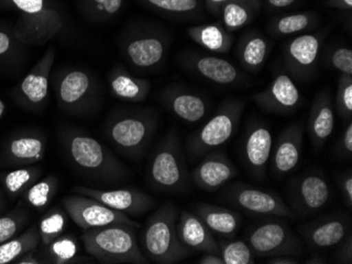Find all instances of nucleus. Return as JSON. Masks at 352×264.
<instances>
[{
  "label": "nucleus",
  "instance_id": "f257e3e1",
  "mask_svg": "<svg viewBox=\"0 0 352 264\" xmlns=\"http://www.w3.org/2000/svg\"><path fill=\"white\" fill-rule=\"evenodd\" d=\"M60 141L70 163L78 171L102 182H124L131 172L108 147L74 129H63Z\"/></svg>",
  "mask_w": 352,
  "mask_h": 264
},
{
  "label": "nucleus",
  "instance_id": "f03ea898",
  "mask_svg": "<svg viewBox=\"0 0 352 264\" xmlns=\"http://www.w3.org/2000/svg\"><path fill=\"white\" fill-rule=\"evenodd\" d=\"M179 208L173 202L162 204L148 218L140 232V250L148 261L158 264L179 263L189 255L177 234Z\"/></svg>",
  "mask_w": 352,
  "mask_h": 264
},
{
  "label": "nucleus",
  "instance_id": "7ed1b4c3",
  "mask_svg": "<svg viewBox=\"0 0 352 264\" xmlns=\"http://www.w3.org/2000/svg\"><path fill=\"white\" fill-rule=\"evenodd\" d=\"M135 230L126 224H111L85 230L82 239L87 253L102 263H148Z\"/></svg>",
  "mask_w": 352,
  "mask_h": 264
},
{
  "label": "nucleus",
  "instance_id": "20e7f679",
  "mask_svg": "<svg viewBox=\"0 0 352 264\" xmlns=\"http://www.w3.org/2000/svg\"><path fill=\"white\" fill-rule=\"evenodd\" d=\"M158 114L151 108L126 110L111 116L104 133L124 156L138 159L149 147L157 130Z\"/></svg>",
  "mask_w": 352,
  "mask_h": 264
},
{
  "label": "nucleus",
  "instance_id": "39448f33",
  "mask_svg": "<svg viewBox=\"0 0 352 264\" xmlns=\"http://www.w3.org/2000/svg\"><path fill=\"white\" fill-rule=\"evenodd\" d=\"M147 179L150 187L158 192L183 193L188 190L191 177L179 133L169 132L156 145L150 157Z\"/></svg>",
  "mask_w": 352,
  "mask_h": 264
},
{
  "label": "nucleus",
  "instance_id": "423d86ee",
  "mask_svg": "<svg viewBox=\"0 0 352 264\" xmlns=\"http://www.w3.org/2000/svg\"><path fill=\"white\" fill-rule=\"evenodd\" d=\"M246 102L236 98L223 100L214 115L192 134L187 141V155L191 160L201 158L209 152L226 143L239 128Z\"/></svg>",
  "mask_w": 352,
  "mask_h": 264
},
{
  "label": "nucleus",
  "instance_id": "0eeeda50",
  "mask_svg": "<svg viewBox=\"0 0 352 264\" xmlns=\"http://www.w3.org/2000/svg\"><path fill=\"white\" fill-rule=\"evenodd\" d=\"M21 11L13 32L19 43L43 45L58 34L63 27L60 13L47 0H10Z\"/></svg>",
  "mask_w": 352,
  "mask_h": 264
},
{
  "label": "nucleus",
  "instance_id": "6e6552de",
  "mask_svg": "<svg viewBox=\"0 0 352 264\" xmlns=\"http://www.w3.org/2000/svg\"><path fill=\"white\" fill-rule=\"evenodd\" d=\"M287 218L270 217L254 224L247 234V243L255 257L294 256L302 253V239L296 235Z\"/></svg>",
  "mask_w": 352,
  "mask_h": 264
},
{
  "label": "nucleus",
  "instance_id": "1a4fd4ad",
  "mask_svg": "<svg viewBox=\"0 0 352 264\" xmlns=\"http://www.w3.org/2000/svg\"><path fill=\"white\" fill-rule=\"evenodd\" d=\"M221 197L227 204L249 214L296 220L294 213L280 195L254 188L247 183L235 182L227 185L221 191Z\"/></svg>",
  "mask_w": 352,
  "mask_h": 264
},
{
  "label": "nucleus",
  "instance_id": "9d476101",
  "mask_svg": "<svg viewBox=\"0 0 352 264\" xmlns=\"http://www.w3.org/2000/svg\"><path fill=\"white\" fill-rule=\"evenodd\" d=\"M169 37L157 29H140L122 45V55L134 70L144 72L160 68L169 51Z\"/></svg>",
  "mask_w": 352,
  "mask_h": 264
},
{
  "label": "nucleus",
  "instance_id": "9b49d317",
  "mask_svg": "<svg viewBox=\"0 0 352 264\" xmlns=\"http://www.w3.org/2000/svg\"><path fill=\"white\" fill-rule=\"evenodd\" d=\"M331 198V188L320 173H307L290 181L288 204L296 219H305L323 210Z\"/></svg>",
  "mask_w": 352,
  "mask_h": 264
},
{
  "label": "nucleus",
  "instance_id": "f8f14e48",
  "mask_svg": "<svg viewBox=\"0 0 352 264\" xmlns=\"http://www.w3.org/2000/svg\"><path fill=\"white\" fill-rule=\"evenodd\" d=\"M63 206L75 224L84 230L111 224H126L135 228H140V224L128 215L108 208L96 199L84 195L65 197Z\"/></svg>",
  "mask_w": 352,
  "mask_h": 264
},
{
  "label": "nucleus",
  "instance_id": "ddd939ff",
  "mask_svg": "<svg viewBox=\"0 0 352 264\" xmlns=\"http://www.w3.org/2000/svg\"><path fill=\"white\" fill-rule=\"evenodd\" d=\"M57 101L63 111L77 113L85 110L98 96L94 77L78 69L65 71L55 84Z\"/></svg>",
  "mask_w": 352,
  "mask_h": 264
},
{
  "label": "nucleus",
  "instance_id": "4468645a",
  "mask_svg": "<svg viewBox=\"0 0 352 264\" xmlns=\"http://www.w3.org/2000/svg\"><path fill=\"white\" fill-rule=\"evenodd\" d=\"M272 152V134L266 122H250L243 141L242 157L245 167L255 180H265Z\"/></svg>",
  "mask_w": 352,
  "mask_h": 264
},
{
  "label": "nucleus",
  "instance_id": "2eb2a0df",
  "mask_svg": "<svg viewBox=\"0 0 352 264\" xmlns=\"http://www.w3.org/2000/svg\"><path fill=\"white\" fill-rule=\"evenodd\" d=\"M326 34V31L302 34L286 43L283 55L287 70L292 76L306 80L314 75Z\"/></svg>",
  "mask_w": 352,
  "mask_h": 264
},
{
  "label": "nucleus",
  "instance_id": "dca6fc26",
  "mask_svg": "<svg viewBox=\"0 0 352 264\" xmlns=\"http://www.w3.org/2000/svg\"><path fill=\"white\" fill-rule=\"evenodd\" d=\"M73 192L96 199L108 208L128 216H142L155 208L157 204L153 197L136 188L100 190L78 185L73 189Z\"/></svg>",
  "mask_w": 352,
  "mask_h": 264
},
{
  "label": "nucleus",
  "instance_id": "f3484780",
  "mask_svg": "<svg viewBox=\"0 0 352 264\" xmlns=\"http://www.w3.org/2000/svg\"><path fill=\"white\" fill-rule=\"evenodd\" d=\"M351 220L345 213H332L298 228L302 240L311 250H324L339 245L350 232Z\"/></svg>",
  "mask_w": 352,
  "mask_h": 264
},
{
  "label": "nucleus",
  "instance_id": "a211bd4d",
  "mask_svg": "<svg viewBox=\"0 0 352 264\" xmlns=\"http://www.w3.org/2000/svg\"><path fill=\"white\" fill-rule=\"evenodd\" d=\"M55 60V49H47L38 62L16 88V101L28 110L41 108L49 94V80Z\"/></svg>",
  "mask_w": 352,
  "mask_h": 264
},
{
  "label": "nucleus",
  "instance_id": "6ab92c4d",
  "mask_svg": "<svg viewBox=\"0 0 352 264\" xmlns=\"http://www.w3.org/2000/svg\"><path fill=\"white\" fill-rule=\"evenodd\" d=\"M181 62L190 72L217 86H234L245 80L243 73L230 61L212 55L188 53Z\"/></svg>",
  "mask_w": 352,
  "mask_h": 264
},
{
  "label": "nucleus",
  "instance_id": "aec40b11",
  "mask_svg": "<svg viewBox=\"0 0 352 264\" xmlns=\"http://www.w3.org/2000/svg\"><path fill=\"white\" fill-rule=\"evenodd\" d=\"M253 102L265 112L289 114L302 104V95L290 75L280 73L262 92L252 96Z\"/></svg>",
  "mask_w": 352,
  "mask_h": 264
},
{
  "label": "nucleus",
  "instance_id": "412c9836",
  "mask_svg": "<svg viewBox=\"0 0 352 264\" xmlns=\"http://www.w3.org/2000/svg\"><path fill=\"white\" fill-rule=\"evenodd\" d=\"M239 174L234 163L221 151H211L190 173L192 182L206 192H217Z\"/></svg>",
  "mask_w": 352,
  "mask_h": 264
},
{
  "label": "nucleus",
  "instance_id": "4be33fe9",
  "mask_svg": "<svg viewBox=\"0 0 352 264\" xmlns=\"http://www.w3.org/2000/svg\"><path fill=\"white\" fill-rule=\"evenodd\" d=\"M302 121L294 122L280 133L274 151L271 152V169L276 178L294 172L300 160L302 149Z\"/></svg>",
  "mask_w": 352,
  "mask_h": 264
},
{
  "label": "nucleus",
  "instance_id": "5701e85b",
  "mask_svg": "<svg viewBox=\"0 0 352 264\" xmlns=\"http://www.w3.org/2000/svg\"><path fill=\"white\" fill-rule=\"evenodd\" d=\"M162 100L168 111L188 123L201 121L210 108L205 97L185 88H168L162 93Z\"/></svg>",
  "mask_w": 352,
  "mask_h": 264
},
{
  "label": "nucleus",
  "instance_id": "b1692460",
  "mask_svg": "<svg viewBox=\"0 0 352 264\" xmlns=\"http://www.w3.org/2000/svg\"><path fill=\"white\" fill-rule=\"evenodd\" d=\"M47 137L36 132H25L10 138L3 149V158L8 165H29L45 157Z\"/></svg>",
  "mask_w": 352,
  "mask_h": 264
},
{
  "label": "nucleus",
  "instance_id": "393cba45",
  "mask_svg": "<svg viewBox=\"0 0 352 264\" xmlns=\"http://www.w3.org/2000/svg\"><path fill=\"white\" fill-rule=\"evenodd\" d=\"M177 234L179 241L189 251L219 253V242L215 239L214 234L195 213L189 211L179 212Z\"/></svg>",
  "mask_w": 352,
  "mask_h": 264
},
{
  "label": "nucleus",
  "instance_id": "a878e982",
  "mask_svg": "<svg viewBox=\"0 0 352 264\" xmlns=\"http://www.w3.org/2000/svg\"><path fill=\"white\" fill-rule=\"evenodd\" d=\"M334 129V104L327 91L318 93L310 108L308 132L316 152L321 151Z\"/></svg>",
  "mask_w": 352,
  "mask_h": 264
},
{
  "label": "nucleus",
  "instance_id": "bb28decb",
  "mask_svg": "<svg viewBox=\"0 0 352 264\" xmlns=\"http://www.w3.org/2000/svg\"><path fill=\"white\" fill-rule=\"evenodd\" d=\"M191 208L192 213H195L205 226L221 239H232L242 224L241 216L230 208L206 202H197L192 204Z\"/></svg>",
  "mask_w": 352,
  "mask_h": 264
},
{
  "label": "nucleus",
  "instance_id": "cd10ccee",
  "mask_svg": "<svg viewBox=\"0 0 352 264\" xmlns=\"http://www.w3.org/2000/svg\"><path fill=\"white\" fill-rule=\"evenodd\" d=\"M108 82L113 96L128 102L145 101L151 90L148 80L133 76L122 64H116L109 72Z\"/></svg>",
  "mask_w": 352,
  "mask_h": 264
},
{
  "label": "nucleus",
  "instance_id": "c85d7f7f",
  "mask_svg": "<svg viewBox=\"0 0 352 264\" xmlns=\"http://www.w3.org/2000/svg\"><path fill=\"white\" fill-rule=\"evenodd\" d=\"M270 43L256 31L243 34L237 45V58L244 70L258 73L264 66L270 53Z\"/></svg>",
  "mask_w": 352,
  "mask_h": 264
},
{
  "label": "nucleus",
  "instance_id": "c756f323",
  "mask_svg": "<svg viewBox=\"0 0 352 264\" xmlns=\"http://www.w3.org/2000/svg\"><path fill=\"white\" fill-rule=\"evenodd\" d=\"M187 33L192 40L211 52L226 54L232 47V34L219 21L195 25L189 27Z\"/></svg>",
  "mask_w": 352,
  "mask_h": 264
},
{
  "label": "nucleus",
  "instance_id": "7c9ffc66",
  "mask_svg": "<svg viewBox=\"0 0 352 264\" xmlns=\"http://www.w3.org/2000/svg\"><path fill=\"white\" fill-rule=\"evenodd\" d=\"M318 17L314 12L286 14L272 19L268 25L269 32L276 37L300 34L316 27Z\"/></svg>",
  "mask_w": 352,
  "mask_h": 264
},
{
  "label": "nucleus",
  "instance_id": "2f4dec72",
  "mask_svg": "<svg viewBox=\"0 0 352 264\" xmlns=\"http://www.w3.org/2000/svg\"><path fill=\"white\" fill-rule=\"evenodd\" d=\"M146 7L166 16L195 19L203 14L205 0H140Z\"/></svg>",
  "mask_w": 352,
  "mask_h": 264
},
{
  "label": "nucleus",
  "instance_id": "473e14b6",
  "mask_svg": "<svg viewBox=\"0 0 352 264\" xmlns=\"http://www.w3.org/2000/svg\"><path fill=\"white\" fill-rule=\"evenodd\" d=\"M41 243L38 226H32L12 239L0 244V264L12 263L28 252L35 250Z\"/></svg>",
  "mask_w": 352,
  "mask_h": 264
},
{
  "label": "nucleus",
  "instance_id": "72a5a7b5",
  "mask_svg": "<svg viewBox=\"0 0 352 264\" xmlns=\"http://www.w3.org/2000/svg\"><path fill=\"white\" fill-rule=\"evenodd\" d=\"M43 172L41 167L25 165L6 173L0 180L3 182V189L8 196L14 200L21 197L31 185L39 180Z\"/></svg>",
  "mask_w": 352,
  "mask_h": 264
},
{
  "label": "nucleus",
  "instance_id": "f704fd0d",
  "mask_svg": "<svg viewBox=\"0 0 352 264\" xmlns=\"http://www.w3.org/2000/svg\"><path fill=\"white\" fill-rule=\"evenodd\" d=\"M258 13L247 3L230 1L221 5L219 14V23L228 32L232 33L252 23Z\"/></svg>",
  "mask_w": 352,
  "mask_h": 264
},
{
  "label": "nucleus",
  "instance_id": "c9c22d12",
  "mask_svg": "<svg viewBox=\"0 0 352 264\" xmlns=\"http://www.w3.org/2000/svg\"><path fill=\"white\" fill-rule=\"evenodd\" d=\"M58 185L57 177L47 176L31 185L21 197L25 201V204L32 208L43 211L54 198L58 190Z\"/></svg>",
  "mask_w": 352,
  "mask_h": 264
},
{
  "label": "nucleus",
  "instance_id": "e433bc0d",
  "mask_svg": "<svg viewBox=\"0 0 352 264\" xmlns=\"http://www.w3.org/2000/svg\"><path fill=\"white\" fill-rule=\"evenodd\" d=\"M79 246L73 236L65 235L47 245V259L51 263L69 264L76 261Z\"/></svg>",
  "mask_w": 352,
  "mask_h": 264
},
{
  "label": "nucleus",
  "instance_id": "4c0bfd02",
  "mask_svg": "<svg viewBox=\"0 0 352 264\" xmlns=\"http://www.w3.org/2000/svg\"><path fill=\"white\" fill-rule=\"evenodd\" d=\"M67 226V215L60 208H54L45 213L38 224L41 242L47 246L63 235Z\"/></svg>",
  "mask_w": 352,
  "mask_h": 264
},
{
  "label": "nucleus",
  "instance_id": "58836bf2",
  "mask_svg": "<svg viewBox=\"0 0 352 264\" xmlns=\"http://www.w3.org/2000/svg\"><path fill=\"white\" fill-rule=\"evenodd\" d=\"M219 254L225 264H254L255 256L250 246L243 240L221 239Z\"/></svg>",
  "mask_w": 352,
  "mask_h": 264
},
{
  "label": "nucleus",
  "instance_id": "ea45409f",
  "mask_svg": "<svg viewBox=\"0 0 352 264\" xmlns=\"http://www.w3.org/2000/svg\"><path fill=\"white\" fill-rule=\"evenodd\" d=\"M29 224V214L23 206L0 215V244L19 235Z\"/></svg>",
  "mask_w": 352,
  "mask_h": 264
},
{
  "label": "nucleus",
  "instance_id": "a19ab883",
  "mask_svg": "<svg viewBox=\"0 0 352 264\" xmlns=\"http://www.w3.org/2000/svg\"><path fill=\"white\" fill-rule=\"evenodd\" d=\"M82 3L87 16L94 21H104L120 13L124 0H82Z\"/></svg>",
  "mask_w": 352,
  "mask_h": 264
},
{
  "label": "nucleus",
  "instance_id": "79ce46f5",
  "mask_svg": "<svg viewBox=\"0 0 352 264\" xmlns=\"http://www.w3.org/2000/svg\"><path fill=\"white\" fill-rule=\"evenodd\" d=\"M336 106L338 114L343 119L351 121L352 117V76L351 75L341 74L338 82Z\"/></svg>",
  "mask_w": 352,
  "mask_h": 264
},
{
  "label": "nucleus",
  "instance_id": "37998d69",
  "mask_svg": "<svg viewBox=\"0 0 352 264\" xmlns=\"http://www.w3.org/2000/svg\"><path fill=\"white\" fill-rule=\"evenodd\" d=\"M326 62L330 68L341 74L352 76V51L346 47H336L326 55Z\"/></svg>",
  "mask_w": 352,
  "mask_h": 264
},
{
  "label": "nucleus",
  "instance_id": "c03bdc74",
  "mask_svg": "<svg viewBox=\"0 0 352 264\" xmlns=\"http://www.w3.org/2000/svg\"><path fill=\"white\" fill-rule=\"evenodd\" d=\"M337 251L334 253V262L340 264L352 263V235H349L339 244Z\"/></svg>",
  "mask_w": 352,
  "mask_h": 264
},
{
  "label": "nucleus",
  "instance_id": "a18cd8bd",
  "mask_svg": "<svg viewBox=\"0 0 352 264\" xmlns=\"http://www.w3.org/2000/svg\"><path fill=\"white\" fill-rule=\"evenodd\" d=\"M230 1H239V3H247V5L252 7L253 9L260 12L262 8V0H205V5L207 9L214 15L219 17V10L223 3H230Z\"/></svg>",
  "mask_w": 352,
  "mask_h": 264
},
{
  "label": "nucleus",
  "instance_id": "49530a36",
  "mask_svg": "<svg viewBox=\"0 0 352 264\" xmlns=\"http://www.w3.org/2000/svg\"><path fill=\"white\" fill-rule=\"evenodd\" d=\"M339 184L346 206H352V173L351 171L339 175Z\"/></svg>",
  "mask_w": 352,
  "mask_h": 264
},
{
  "label": "nucleus",
  "instance_id": "de8ad7c7",
  "mask_svg": "<svg viewBox=\"0 0 352 264\" xmlns=\"http://www.w3.org/2000/svg\"><path fill=\"white\" fill-rule=\"evenodd\" d=\"M339 156L342 158H350L352 155V122L349 121L347 128L344 131L341 141L339 143V149H338Z\"/></svg>",
  "mask_w": 352,
  "mask_h": 264
},
{
  "label": "nucleus",
  "instance_id": "09e8293b",
  "mask_svg": "<svg viewBox=\"0 0 352 264\" xmlns=\"http://www.w3.org/2000/svg\"><path fill=\"white\" fill-rule=\"evenodd\" d=\"M16 43H21L19 39L16 38L15 34L0 29V58L11 54L12 51L15 49Z\"/></svg>",
  "mask_w": 352,
  "mask_h": 264
},
{
  "label": "nucleus",
  "instance_id": "8fccbe9b",
  "mask_svg": "<svg viewBox=\"0 0 352 264\" xmlns=\"http://www.w3.org/2000/svg\"><path fill=\"white\" fill-rule=\"evenodd\" d=\"M298 0H264L265 8L267 11L274 12L287 9L292 7Z\"/></svg>",
  "mask_w": 352,
  "mask_h": 264
},
{
  "label": "nucleus",
  "instance_id": "3c124183",
  "mask_svg": "<svg viewBox=\"0 0 352 264\" xmlns=\"http://www.w3.org/2000/svg\"><path fill=\"white\" fill-rule=\"evenodd\" d=\"M14 263L16 264H41L43 263L41 262V260L39 259L36 256V253H35V250H32V251L28 252V253L23 254L21 257L17 258V259L14 261Z\"/></svg>",
  "mask_w": 352,
  "mask_h": 264
},
{
  "label": "nucleus",
  "instance_id": "603ef678",
  "mask_svg": "<svg viewBox=\"0 0 352 264\" xmlns=\"http://www.w3.org/2000/svg\"><path fill=\"white\" fill-rule=\"evenodd\" d=\"M201 264H225L221 254L215 252H208L199 260Z\"/></svg>",
  "mask_w": 352,
  "mask_h": 264
},
{
  "label": "nucleus",
  "instance_id": "864d4df0",
  "mask_svg": "<svg viewBox=\"0 0 352 264\" xmlns=\"http://www.w3.org/2000/svg\"><path fill=\"white\" fill-rule=\"evenodd\" d=\"M326 5L341 11H351L352 0H327Z\"/></svg>",
  "mask_w": 352,
  "mask_h": 264
},
{
  "label": "nucleus",
  "instance_id": "5fc2aeb1",
  "mask_svg": "<svg viewBox=\"0 0 352 264\" xmlns=\"http://www.w3.org/2000/svg\"><path fill=\"white\" fill-rule=\"evenodd\" d=\"M267 263L269 264H298L300 263V260L296 259V258L292 257V256L288 255H280V256H274V257H270L267 261Z\"/></svg>",
  "mask_w": 352,
  "mask_h": 264
},
{
  "label": "nucleus",
  "instance_id": "6e6d98bb",
  "mask_svg": "<svg viewBox=\"0 0 352 264\" xmlns=\"http://www.w3.org/2000/svg\"><path fill=\"white\" fill-rule=\"evenodd\" d=\"M306 264H326L328 263L327 260L323 257L322 255H318V254H314V255L310 256L307 260L305 261Z\"/></svg>",
  "mask_w": 352,
  "mask_h": 264
},
{
  "label": "nucleus",
  "instance_id": "4d7b16f0",
  "mask_svg": "<svg viewBox=\"0 0 352 264\" xmlns=\"http://www.w3.org/2000/svg\"><path fill=\"white\" fill-rule=\"evenodd\" d=\"M6 206H7V204H6L5 197L0 192V215H3V211L6 210Z\"/></svg>",
  "mask_w": 352,
  "mask_h": 264
},
{
  "label": "nucleus",
  "instance_id": "13d9d810",
  "mask_svg": "<svg viewBox=\"0 0 352 264\" xmlns=\"http://www.w3.org/2000/svg\"><path fill=\"white\" fill-rule=\"evenodd\" d=\"M5 111H6L5 104H3V100L0 99V119H1V117H3V113H5Z\"/></svg>",
  "mask_w": 352,
  "mask_h": 264
}]
</instances>
